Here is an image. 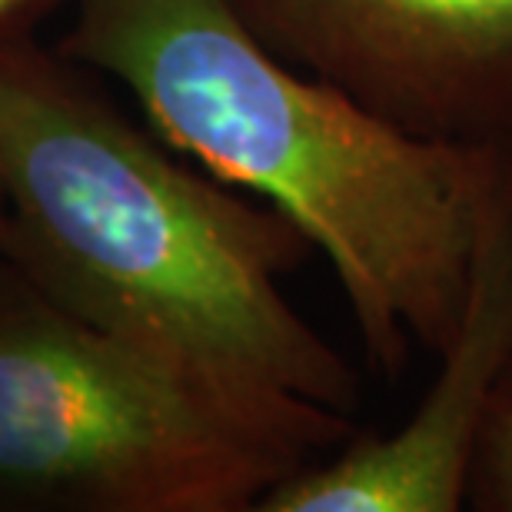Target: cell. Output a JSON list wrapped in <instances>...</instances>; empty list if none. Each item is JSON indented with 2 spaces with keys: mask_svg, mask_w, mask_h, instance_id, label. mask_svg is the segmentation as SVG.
Wrapping results in <instances>:
<instances>
[{
  "mask_svg": "<svg viewBox=\"0 0 512 512\" xmlns=\"http://www.w3.org/2000/svg\"><path fill=\"white\" fill-rule=\"evenodd\" d=\"M7 256L50 300L316 459L353 439L360 376L283 296L316 253L270 203L187 163L80 77L0 30Z\"/></svg>",
  "mask_w": 512,
  "mask_h": 512,
  "instance_id": "cell-1",
  "label": "cell"
},
{
  "mask_svg": "<svg viewBox=\"0 0 512 512\" xmlns=\"http://www.w3.org/2000/svg\"><path fill=\"white\" fill-rule=\"evenodd\" d=\"M57 50L117 80L180 157L296 223L333 266L370 370L399 380L443 350L489 143L389 124L276 57L230 0H77Z\"/></svg>",
  "mask_w": 512,
  "mask_h": 512,
  "instance_id": "cell-2",
  "label": "cell"
},
{
  "mask_svg": "<svg viewBox=\"0 0 512 512\" xmlns=\"http://www.w3.org/2000/svg\"><path fill=\"white\" fill-rule=\"evenodd\" d=\"M313 459L0 256V512H256Z\"/></svg>",
  "mask_w": 512,
  "mask_h": 512,
  "instance_id": "cell-3",
  "label": "cell"
},
{
  "mask_svg": "<svg viewBox=\"0 0 512 512\" xmlns=\"http://www.w3.org/2000/svg\"><path fill=\"white\" fill-rule=\"evenodd\" d=\"M276 57L389 124L512 140V0H230Z\"/></svg>",
  "mask_w": 512,
  "mask_h": 512,
  "instance_id": "cell-4",
  "label": "cell"
},
{
  "mask_svg": "<svg viewBox=\"0 0 512 512\" xmlns=\"http://www.w3.org/2000/svg\"><path fill=\"white\" fill-rule=\"evenodd\" d=\"M433 383L383 436L340 449L280 479L256 512H463L473 446L512 363V140L489 143L463 316Z\"/></svg>",
  "mask_w": 512,
  "mask_h": 512,
  "instance_id": "cell-5",
  "label": "cell"
},
{
  "mask_svg": "<svg viewBox=\"0 0 512 512\" xmlns=\"http://www.w3.org/2000/svg\"><path fill=\"white\" fill-rule=\"evenodd\" d=\"M466 509L512 512V363L479 426L466 476Z\"/></svg>",
  "mask_w": 512,
  "mask_h": 512,
  "instance_id": "cell-6",
  "label": "cell"
},
{
  "mask_svg": "<svg viewBox=\"0 0 512 512\" xmlns=\"http://www.w3.org/2000/svg\"><path fill=\"white\" fill-rule=\"evenodd\" d=\"M77 0H0V30L4 34H37V27Z\"/></svg>",
  "mask_w": 512,
  "mask_h": 512,
  "instance_id": "cell-7",
  "label": "cell"
},
{
  "mask_svg": "<svg viewBox=\"0 0 512 512\" xmlns=\"http://www.w3.org/2000/svg\"><path fill=\"white\" fill-rule=\"evenodd\" d=\"M7 253V213H4V200H0V256Z\"/></svg>",
  "mask_w": 512,
  "mask_h": 512,
  "instance_id": "cell-8",
  "label": "cell"
}]
</instances>
